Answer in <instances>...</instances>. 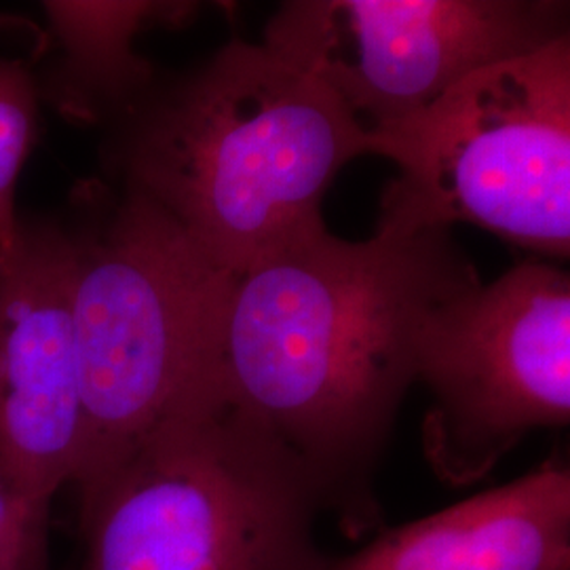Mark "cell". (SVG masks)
Instances as JSON below:
<instances>
[{
	"label": "cell",
	"instance_id": "8992f818",
	"mask_svg": "<svg viewBox=\"0 0 570 570\" xmlns=\"http://www.w3.org/2000/svg\"><path fill=\"white\" fill-rule=\"evenodd\" d=\"M419 379L431 395L425 456L452 487L487 478L532 429L569 425V273L530 261L435 306Z\"/></svg>",
	"mask_w": 570,
	"mask_h": 570
},
{
	"label": "cell",
	"instance_id": "5b68a950",
	"mask_svg": "<svg viewBox=\"0 0 570 570\" xmlns=\"http://www.w3.org/2000/svg\"><path fill=\"white\" fill-rule=\"evenodd\" d=\"M370 140L372 155L397 165L376 228L463 223L569 261L570 37L469 75Z\"/></svg>",
	"mask_w": 570,
	"mask_h": 570
},
{
	"label": "cell",
	"instance_id": "52a82bcc",
	"mask_svg": "<svg viewBox=\"0 0 570 570\" xmlns=\"http://www.w3.org/2000/svg\"><path fill=\"white\" fill-rule=\"evenodd\" d=\"M562 37L569 2L560 0H287L266 21L263 47L374 131Z\"/></svg>",
	"mask_w": 570,
	"mask_h": 570
},
{
	"label": "cell",
	"instance_id": "7c38bea8",
	"mask_svg": "<svg viewBox=\"0 0 570 570\" xmlns=\"http://www.w3.org/2000/svg\"><path fill=\"white\" fill-rule=\"evenodd\" d=\"M49 511L0 468V570H49Z\"/></svg>",
	"mask_w": 570,
	"mask_h": 570
},
{
	"label": "cell",
	"instance_id": "8fae6325",
	"mask_svg": "<svg viewBox=\"0 0 570 570\" xmlns=\"http://www.w3.org/2000/svg\"><path fill=\"white\" fill-rule=\"evenodd\" d=\"M41 91L26 61L0 58V258L11 254L20 233L16 193L41 122Z\"/></svg>",
	"mask_w": 570,
	"mask_h": 570
},
{
	"label": "cell",
	"instance_id": "7a4b0ae2",
	"mask_svg": "<svg viewBox=\"0 0 570 570\" xmlns=\"http://www.w3.org/2000/svg\"><path fill=\"white\" fill-rule=\"evenodd\" d=\"M370 131L330 89L233 41L108 125V183L161 207L225 273L326 228L322 205Z\"/></svg>",
	"mask_w": 570,
	"mask_h": 570
},
{
	"label": "cell",
	"instance_id": "3957f363",
	"mask_svg": "<svg viewBox=\"0 0 570 570\" xmlns=\"http://www.w3.org/2000/svg\"><path fill=\"white\" fill-rule=\"evenodd\" d=\"M79 492V570H320L311 471L207 385Z\"/></svg>",
	"mask_w": 570,
	"mask_h": 570
},
{
	"label": "cell",
	"instance_id": "9c48e42d",
	"mask_svg": "<svg viewBox=\"0 0 570 570\" xmlns=\"http://www.w3.org/2000/svg\"><path fill=\"white\" fill-rule=\"evenodd\" d=\"M320 570H570V471L548 463Z\"/></svg>",
	"mask_w": 570,
	"mask_h": 570
},
{
	"label": "cell",
	"instance_id": "ba28073f",
	"mask_svg": "<svg viewBox=\"0 0 570 570\" xmlns=\"http://www.w3.org/2000/svg\"><path fill=\"white\" fill-rule=\"evenodd\" d=\"M82 459L72 242L61 218L21 214L0 258V468L51 503Z\"/></svg>",
	"mask_w": 570,
	"mask_h": 570
},
{
	"label": "cell",
	"instance_id": "4fadbf2b",
	"mask_svg": "<svg viewBox=\"0 0 570 570\" xmlns=\"http://www.w3.org/2000/svg\"><path fill=\"white\" fill-rule=\"evenodd\" d=\"M16 28V18L7 11H0V35H11Z\"/></svg>",
	"mask_w": 570,
	"mask_h": 570
},
{
	"label": "cell",
	"instance_id": "30bf717a",
	"mask_svg": "<svg viewBox=\"0 0 570 570\" xmlns=\"http://www.w3.org/2000/svg\"><path fill=\"white\" fill-rule=\"evenodd\" d=\"M45 35L49 56L37 77L41 100L66 121L112 125L159 81L157 66L136 51L150 28L186 26L197 2L171 0H47ZM41 56V58H42Z\"/></svg>",
	"mask_w": 570,
	"mask_h": 570
},
{
	"label": "cell",
	"instance_id": "6da1fadb",
	"mask_svg": "<svg viewBox=\"0 0 570 570\" xmlns=\"http://www.w3.org/2000/svg\"><path fill=\"white\" fill-rule=\"evenodd\" d=\"M449 228H326L228 273L209 379L292 452L327 501H362L435 306L480 284Z\"/></svg>",
	"mask_w": 570,
	"mask_h": 570
},
{
	"label": "cell",
	"instance_id": "277c9868",
	"mask_svg": "<svg viewBox=\"0 0 570 570\" xmlns=\"http://www.w3.org/2000/svg\"><path fill=\"white\" fill-rule=\"evenodd\" d=\"M72 195L63 223L75 256L81 489L209 385L228 273L140 193L89 180Z\"/></svg>",
	"mask_w": 570,
	"mask_h": 570
}]
</instances>
